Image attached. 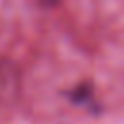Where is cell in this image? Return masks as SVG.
Here are the masks:
<instances>
[{
  "instance_id": "obj_1",
  "label": "cell",
  "mask_w": 124,
  "mask_h": 124,
  "mask_svg": "<svg viewBox=\"0 0 124 124\" xmlns=\"http://www.w3.org/2000/svg\"><path fill=\"white\" fill-rule=\"evenodd\" d=\"M17 68L10 60H0V108H8L17 95Z\"/></svg>"
},
{
  "instance_id": "obj_2",
  "label": "cell",
  "mask_w": 124,
  "mask_h": 124,
  "mask_svg": "<svg viewBox=\"0 0 124 124\" xmlns=\"http://www.w3.org/2000/svg\"><path fill=\"white\" fill-rule=\"evenodd\" d=\"M41 4H45V6H54V4H58L60 0H39Z\"/></svg>"
}]
</instances>
